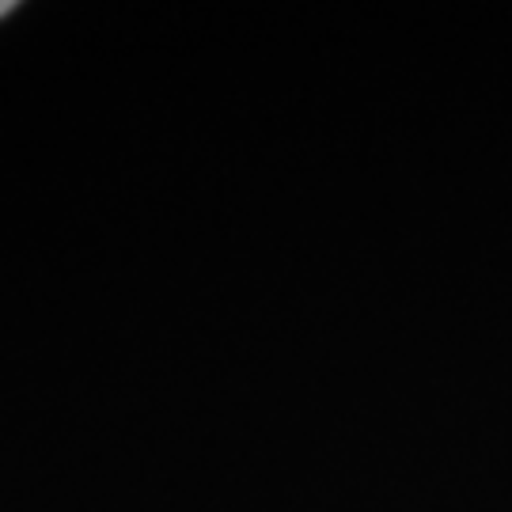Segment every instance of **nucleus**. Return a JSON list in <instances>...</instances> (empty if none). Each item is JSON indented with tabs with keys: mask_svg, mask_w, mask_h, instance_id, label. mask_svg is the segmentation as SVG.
Listing matches in <instances>:
<instances>
[{
	"mask_svg": "<svg viewBox=\"0 0 512 512\" xmlns=\"http://www.w3.org/2000/svg\"><path fill=\"white\" fill-rule=\"evenodd\" d=\"M8 12H16V4H12V0H0V19L8 16Z\"/></svg>",
	"mask_w": 512,
	"mask_h": 512,
	"instance_id": "obj_1",
	"label": "nucleus"
}]
</instances>
